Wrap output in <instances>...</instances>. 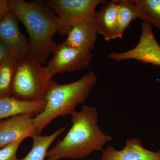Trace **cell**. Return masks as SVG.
Wrapping results in <instances>:
<instances>
[{"instance_id":"cell-1","label":"cell","mask_w":160,"mask_h":160,"mask_svg":"<svg viewBox=\"0 0 160 160\" xmlns=\"http://www.w3.org/2000/svg\"><path fill=\"white\" fill-rule=\"evenodd\" d=\"M71 115L70 129L63 139L48 152V160L84 158L94 151L102 152L112 137L104 133L99 126L98 114L94 107L85 105Z\"/></svg>"},{"instance_id":"cell-2","label":"cell","mask_w":160,"mask_h":160,"mask_svg":"<svg viewBox=\"0 0 160 160\" xmlns=\"http://www.w3.org/2000/svg\"><path fill=\"white\" fill-rule=\"evenodd\" d=\"M9 4L10 10L29 34L30 54L40 64H45L57 45L53 40L58 30L56 14L49 8L32 2L11 0Z\"/></svg>"},{"instance_id":"cell-3","label":"cell","mask_w":160,"mask_h":160,"mask_svg":"<svg viewBox=\"0 0 160 160\" xmlns=\"http://www.w3.org/2000/svg\"><path fill=\"white\" fill-rule=\"evenodd\" d=\"M97 82V77L92 71L68 84H60L52 80L44 98L45 108L32 119L36 135H40L43 129L55 119L71 115L75 111L78 105L87 99Z\"/></svg>"},{"instance_id":"cell-4","label":"cell","mask_w":160,"mask_h":160,"mask_svg":"<svg viewBox=\"0 0 160 160\" xmlns=\"http://www.w3.org/2000/svg\"><path fill=\"white\" fill-rule=\"evenodd\" d=\"M42 65L30 54L18 60L12 85V97L26 101L44 99L52 78L46 67Z\"/></svg>"},{"instance_id":"cell-5","label":"cell","mask_w":160,"mask_h":160,"mask_svg":"<svg viewBox=\"0 0 160 160\" xmlns=\"http://www.w3.org/2000/svg\"><path fill=\"white\" fill-rule=\"evenodd\" d=\"M106 2L105 0H48L46 3L57 16L58 33L67 35L75 23L85 19L94 18L97 7Z\"/></svg>"},{"instance_id":"cell-6","label":"cell","mask_w":160,"mask_h":160,"mask_svg":"<svg viewBox=\"0 0 160 160\" xmlns=\"http://www.w3.org/2000/svg\"><path fill=\"white\" fill-rule=\"evenodd\" d=\"M141 34L137 46L123 52H112L109 55L111 59L119 62L135 60L142 63L160 66V44L155 37L151 24L143 22Z\"/></svg>"},{"instance_id":"cell-7","label":"cell","mask_w":160,"mask_h":160,"mask_svg":"<svg viewBox=\"0 0 160 160\" xmlns=\"http://www.w3.org/2000/svg\"><path fill=\"white\" fill-rule=\"evenodd\" d=\"M47 66L49 75L89 68L92 59L91 52L74 48L63 42L57 45Z\"/></svg>"},{"instance_id":"cell-8","label":"cell","mask_w":160,"mask_h":160,"mask_svg":"<svg viewBox=\"0 0 160 160\" xmlns=\"http://www.w3.org/2000/svg\"><path fill=\"white\" fill-rule=\"evenodd\" d=\"M0 41L10 55L18 60L30 54L29 42L20 31L17 18L11 11L0 18Z\"/></svg>"},{"instance_id":"cell-9","label":"cell","mask_w":160,"mask_h":160,"mask_svg":"<svg viewBox=\"0 0 160 160\" xmlns=\"http://www.w3.org/2000/svg\"><path fill=\"white\" fill-rule=\"evenodd\" d=\"M34 115L26 113L0 121V149L16 140L36 135L32 122Z\"/></svg>"},{"instance_id":"cell-10","label":"cell","mask_w":160,"mask_h":160,"mask_svg":"<svg viewBox=\"0 0 160 160\" xmlns=\"http://www.w3.org/2000/svg\"><path fill=\"white\" fill-rule=\"evenodd\" d=\"M98 34L95 18L85 19L72 25L64 42L74 48L91 51L94 49Z\"/></svg>"},{"instance_id":"cell-11","label":"cell","mask_w":160,"mask_h":160,"mask_svg":"<svg viewBox=\"0 0 160 160\" xmlns=\"http://www.w3.org/2000/svg\"><path fill=\"white\" fill-rule=\"evenodd\" d=\"M102 152L101 160H160V150L146 149L138 138L126 140V146L121 150L109 146Z\"/></svg>"},{"instance_id":"cell-12","label":"cell","mask_w":160,"mask_h":160,"mask_svg":"<svg viewBox=\"0 0 160 160\" xmlns=\"http://www.w3.org/2000/svg\"><path fill=\"white\" fill-rule=\"evenodd\" d=\"M102 6L95 15L99 34L107 42L118 38V8L115 0L107 1Z\"/></svg>"},{"instance_id":"cell-13","label":"cell","mask_w":160,"mask_h":160,"mask_svg":"<svg viewBox=\"0 0 160 160\" xmlns=\"http://www.w3.org/2000/svg\"><path fill=\"white\" fill-rule=\"evenodd\" d=\"M46 106L45 99L26 101L12 97L0 98V121L18 115L39 114Z\"/></svg>"},{"instance_id":"cell-14","label":"cell","mask_w":160,"mask_h":160,"mask_svg":"<svg viewBox=\"0 0 160 160\" xmlns=\"http://www.w3.org/2000/svg\"><path fill=\"white\" fill-rule=\"evenodd\" d=\"M118 5V19L119 38H123L125 31L132 22L137 19L146 22L142 10L133 0H115Z\"/></svg>"},{"instance_id":"cell-15","label":"cell","mask_w":160,"mask_h":160,"mask_svg":"<svg viewBox=\"0 0 160 160\" xmlns=\"http://www.w3.org/2000/svg\"><path fill=\"white\" fill-rule=\"evenodd\" d=\"M65 130V128L62 127L50 135H36L32 138L33 144L31 150L25 158L18 160H44L47 157L49 146Z\"/></svg>"},{"instance_id":"cell-16","label":"cell","mask_w":160,"mask_h":160,"mask_svg":"<svg viewBox=\"0 0 160 160\" xmlns=\"http://www.w3.org/2000/svg\"><path fill=\"white\" fill-rule=\"evenodd\" d=\"M18 61L10 55L0 63V98L12 97V85Z\"/></svg>"},{"instance_id":"cell-17","label":"cell","mask_w":160,"mask_h":160,"mask_svg":"<svg viewBox=\"0 0 160 160\" xmlns=\"http://www.w3.org/2000/svg\"><path fill=\"white\" fill-rule=\"evenodd\" d=\"M142 10L146 22L160 31V0H133Z\"/></svg>"},{"instance_id":"cell-18","label":"cell","mask_w":160,"mask_h":160,"mask_svg":"<svg viewBox=\"0 0 160 160\" xmlns=\"http://www.w3.org/2000/svg\"><path fill=\"white\" fill-rule=\"evenodd\" d=\"M24 138L16 140L0 149V160H18L16 154Z\"/></svg>"},{"instance_id":"cell-19","label":"cell","mask_w":160,"mask_h":160,"mask_svg":"<svg viewBox=\"0 0 160 160\" xmlns=\"http://www.w3.org/2000/svg\"><path fill=\"white\" fill-rule=\"evenodd\" d=\"M10 55V53L7 47L0 41V63L2 62Z\"/></svg>"},{"instance_id":"cell-20","label":"cell","mask_w":160,"mask_h":160,"mask_svg":"<svg viewBox=\"0 0 160 160\" xmlns=\"http://www.w3.org/2000/svg\"><path fill=\"white\" fill-rule=\"evenodd\" d=\"M10 11L9 1L0 0V18Z\"/></svg>"}]
</instances>
